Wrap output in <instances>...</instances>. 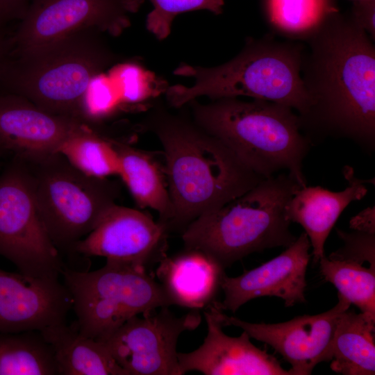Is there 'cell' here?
<instances>
[{
    "instance_id": "6da1fadb",
    "label": "cell",
    "mask_w": 375,
    "mask_h": 375,
    "mask_svg": "<svg viewBox=\"0 0 375 375\" xmlns=\"http://www.w3.org/2000/svg\"><path fill=\"white\" fill-rule=\"evenodd\" d=\"M301 78L309 99L299 116L311 145L327 138L375 149V47L350 17L330 15L306 41Z\"/></svg>"
},
{
    "instance_id": "7a4b0ae2",
    "label": "cell",
    "mask_w": 375,
    "mask_h": 375,
    "mask_svg": "<svg viewBox=\"0 0 375 375\" xmlns=\"http://www.w3.org/2000/svg\"><path fill=\"white\" fill-rule=\"evenodd\" d=\"M163 149L172 205L167 229L182 232L263 179L194 122L158 108L146 120Z\"/></svg>"
},
{
    "instance_id": "3957f363",
    "label": "cell",
    "mask_w": 375,
    "mask_h": 375,
    "mask_svg": "<svg viewBox=\"0 0 375 375\" xmlns=\"http://www.w3.org/2000/svg\"><path fill=\"white\" fill-rule=\"evenodd\" d=\"M305 49L301 42L278 41L271 34L247 38L242 51L222 65H179L174 74L191 78L194 83L169 86L167 101L180 108L203 96L211 100L244 96L287 106L301 116L309 106L301 78Z\"/></svg>"
},
{
    "instance_id": "277c9868",
    "label": "cell",
    "mask_w": 375,
    "mask_h": 375,
    "mask_svg": "<svg viewBox=\"0 0 375 375\" xmlns=\"http://www.w3.org/2000/svg\"><path fill=\"white\" fill-rule=\"evenodd\" d=\"M103 34L82 30L12 53L0 76V92L22 96L50 113L83 122L82 103L92 81L122 60Z\"/></svg>"
},
{
    "instance_id": "5b68a950",
    "label": "cell",
    "mask_w": 375,
    "mask_h": 375,
    "mask_svg": "<svg viewBox=\"0 0 375 375\" xmlns=\"http://www.w3.org/2000/svg\"><path fill=\"white\" fill-rule=\"evenodd\" d=\"M194 122L228 147L263 178L287 170L306 186L303 161L311 144L300 128L298 115L278 103L237 97L189 103Z\"/></svg>"
},
{
    "instance_id": "8992f818",
    "label": "cell",
    "mask_w": 375,
    "mask_h": 375,
    "mask_svg": "<svg viewBox=\"0 0 375 375\" xmlns=\"http://www.w3.org/2000/svg\"><path fill=\"white\" fill-rule=\"evenodd\" d=\"M301 188L288 173L263 178L191 222L182 232L185 248L204 252L226 269L253 252L289 247L297 238L290 231L285 206Z\"/></svg>"
},
{
    "instance_id": "52a82bcc",
    "label": "cell",
    "mask_w": 375,
    "mask_h": 375,
    "mask_svg": "<svg viewBox=\"0 0 375 375\" xmlns=\"http://www.w3.org/2000/svg\"><path fill=\"white\" fill-rule=\"evenodd\" d=\"M27 168L38 211L62 256L87 236L118 199L120 186L89 176L58 152L22 159Z\"/></svg>"
},
{
    "instance_id": "ba28073f",
    "label": "cell",
    "mask_w": 375,
    "mask_h": 375,
    "mask_svg": "<svg viewBox=\"0 0 375 375\" xmlns=\"http://www.w3.org/2000/svg\"><path fill=\"white\" fill-rule=\"evenodd\" d=\"M61 277L72 298L79 333L100 342L134 316L173 306L143 267L106 260L89 272L65 265Z\"/></svg>"
},
{
    "instance_id": "9c48e42d",
    "label": "cell",
    "mask_w": 375,
    "mask_h": 375,
    "mask_svg": "<svg viewBox=\"0 0 375 375\" xmlns=\"http://www.w3.org/2000/svg\"><path fill=\"white\" fill-rule=\"evenodd\" d=\"M0 256L34 278L60 279L67 265L40 219L26 166L17 157L0 172Z\"/></svg>"
},
{
    "instance_id": "30bf717a",
    "label": "cell",
    "mask_w": 375,
    "mask_h": 375,
    "mask_svg": "<svg viewBox=\"0 0 375 375\" xmlns=\"http://www.w3.org/2000/svg\"><path fill=\"white\" fill-rule=\"evenodd\" d=\"M167 306L128 319L103 342L128 375H182L176 351L179 336L201 322L197 310L181 317Z\"/></svg>"
},
{
    "instance_id": "8fae6325",
    "label": "cell",
    "mask_w": 375,
    "mask_h": 375,
    "mask_svg": "<svg viewBox=\"0 0 375 375\" xmlns=\"http://www.w3.org/2000/svg\"><path fill=\"white\" fill-rule=\"evenodd\" d=\"M144 0H33L12 33V53L73 33L95 29L120 35Z\"/></svg>"
},
{
    "instance_id": "7c38bea8",
    "label": "cell",
    "mask_w": 375,
    "mask_h": 375,
    "mask_svg": "<svg viewBox=\"0 0 375 375\" xmlns=\"http://www.w3.org/2000/svg\"><path fill=\"white\" fill-rule=\"evenodd\" d=\"M351 303L338 294L331 309L315 315H305L276 324L251 323L226 315L214 303L209 308L222 326H233L250 338L263 342L291 365L292 375L310 374L315 367L332 359L335 331L341 315Z\"/></svg>"
},
{
    "instance_id": "4fadbf2b",
    "label": "cell",
    "mask_w": 375,
    "mask_h": 375,
    "mask_svg": "<svg viewBox=\"0 0 375 375\" xmlns=\"http://www.w3.org/2000/svg\"><path fill=\"white\" fill-rule=\"evenodd\" d=\"M167 229L141 210L111 206L94 229L74 247L72 255L143 267L166 255Z\"/></svg>"
},
{
    "instance_id": "5bb4252c",
    "label": "cell",
    "mask_w": 375,
    "mask_h": 375,
    "mask_svg": "<svg viewBox=\"0 0 375 375\" xmlns=\"http://www.w3.org/2000/svg\"><path fill=\"white\" fill-rule=\"evenodd\" d=\"M311 247L303 232L278 256L237 277L224 274L221 289L224 299L214 303L220 310L235 312L247 301L260 297H277L290 307L306 302V269Z\"/></svg>"
},
{
    "instance_id": "9a60e30c",
    "label": "cell",
    "mask_w": 375,
    "mask_h": 375,
    "mask_svg": "<svg viewBox=\"0 0 375 375\" xmlns=\"http://www.w3.org/2000/svg\"><path fill=\"white\" fill-rule=\"evenodd\" d=\"M72 304L59 279L34 278L0 269V332L41 331L66 323Z\"/></svg>"
},
{
    "instance_id": "2e32d148",
    "label": "cell",
    "mask_w": 375,
    "mask_h": 375,
    "mask_svg": "<svg viewBox=\"0 0 375 375\" xmlns=\"http://www.w3.org/2000/svg\"><path fill=\"white\" fill-rule=\"evenodd\" d=\"M85 124L50 113L22 96L0 92V149L5 154L25 159L55 153Z\"/></svg>"
},
{
    "instance_id": "e0dca14e",
    "label": "cell",
    "mask_w": 375,
    "mask_h": 375,
    "mask_svg": "<svg viewBox=\"0 0 375 375\" xmlns=\"http://www.w3.org/2000/svg\"><path fill=\"white\" fill-rule=\"evenodd\" d=\"M203 315L208 333L202 344L191 352H178L182 375L191 371L205 375H292L274 356L256 347L246 331L230 337L209 308Z\"/></svg>"
},
{
    "instance_id": "ac0fdd59",
    "label": "cell",
    "mask_w": 375,
    "mask_h": 375,
    "mask_svg": "<svg viewBox=\"0 0 375 375\" xmlns=\"http://www.w3.org/2000/svg\"><path fill=\"white\" fill-rule=\"evenodd\" d=\"M343 174L349 183L344 190L333 192L320 186H305L296 192L285 206L286 219L304 228L315 263L325 255V242L342 211L367 193L364 185L367 181L356 178L351 167H344Z\"/></svg>"
},
{
    "instance_id": "d6986e66",
    "label": "cell",
    "mask_w": 375,
    "mask_h": 375,
    "mask_svg": "<svg viewBox=\"0 0 375 375\" xmlns=\"http://www.w3.org/2000/svg\"><path fill=\"white\" fill-rule=\"evenodd\" d=\"M224 270L204 252L185 248L161 259L156 274L173 306L199 310L215 301Z\"/></svg>"
},
{
    "instance_id": "ffe728a7",
    "label": "cell",
    "mask_w": 375,
    "mask_h": 375,
    "mask_svg": "<svg viewBox=\"0 0 375 375\" xmlns=\"http://www.w3.org/2000/svg\"><path fill=\"white\" fill-rule=\"evenodd\" d=\"M119 153L120 177L140 208L156 211L167 228L172 215L165 165L150 152L115 140Z\"/></svg>"
},
{
    "instance_id": "44dd1931",
    "label": "cell",
    "mask_w": 375,
    "mask_h": 375,
    "mask_svg": "<svg viewBox=\"0 0 375 375\" xmlns=\"http://www.w3.org/2000/svg\"><path fill=\"white\" fill-rule=\"evenodd\" d=\"M41 331L54 351L58 375H128L103 342L81 335L75 323Z\"/></svg>"
},
{
    "instance_id": "7402d4cb",
    "label": "cell",
    "mask_w": 375,
    "mask_h": 375,
    "mask_svg": "<svg viewBox=\"0 0 375 375\" xmlns=\"http://www.w3.org/2000/svg\"><path fill=\"white\" fill-rule=\"evenodd\" d=\"M374 331L375 315L345 310L334 333L331 369L344 375H374Z\"/></svg>"
},
{
    "instance_id": "603a6c76",
    "label": "cell",
    "mask_w": 375,
    "mask_h": 375,
    "mask_svg": "<svg viewBox=\"0 0 375 375\" xmlns=\"http://www.w3.org/2000/svg\"><path fill=\"white\" fill-rule=\"evenodd\" d=\"M0 375H58L54 351L41 331L0 332Z\"/></svg>"
},
{
    "instance_id": "cb8c5ba5",
    "label": "cell",
    "mask_w": 375,
    "mask_h": 375,
    "mask_svg": "<svg viewBox=\"0 0 375 375\" xmlns=\"http://www.w3.org/2000/svg\"><path fill=\"white\" fill-rule=\"evenodd\" d=\"M115 140L101 135L94 126L85 124L67 137L56 152L83 174L109 178L118 176L120 169Z\"/></svg>"
},
{
    "instance_id": "d4e9b609",
    "label": "cell",
    "mask_w": 375,
    "mask_h": 375,
    "mask_svg": "<svg viewBox=\"0 0 375 375\" xmlns=\"http://www.w3.org/2000/svg\"><path fill=\"white\" fill-rule=\"evenodd\" d=\"M337 11L332 0H265L273 33L293 41H307Z\"/></svg>"
},
{
    "instance_id": "484cf974",
    "label": "cell",
    "mask_w": 375,
    "mask_h": 375,
    "mask_svg": "<svg viewBox=\"0 0 375 375\" xmlns=\"http://www.w3.org/2000/svg\"><path fill=\"white\" fill-rule=\"evenodd\" d=\"M319 262L321 274L337 288L338 294L361 312L375 315V267L367 268L356 260L325 255Z\"/></svg>"
},
{
    "instance_id": "4316f807",
    "label": "cell",
    "mask_w": 375,
    "mask_h": 375,
    "mask_svg": "<svg viewBox=\"0 0 375 375\" xmlns=\"http://www.w3.org/2000/svg\"><path fill=\"white\" fill-rule=\"evenodd\" d=\"M112 69L125 109L144 108L169 87L165 80L137 62H119Z\"/></svg>"
},
{
    "instance_id": "83f0119b",
    "label": "cell",
    "mask_w": 375,
    "mask_h": 375,
    "mask_svg": "<svg viewBox=\"0 0 375 375\" xmlns=\"http://www.w3.org/2000/svg\"><path fill=\"white\" fill-rule=\"evenodd\" d=\"M153 8L147 15L146 28L158 40L166 39L171 33L175 17L181 13L206 10L222 14L224 0H150Z\"/></svg>"
},
{
    "instance_id": "f1b7e54d",
    "label": "cell",
    "mask_w": 375,
    "mask_h": 375,
    "mask_svg": "<svg viewBox=\"0 0 375 375\" xmlns=\"http://www.w3.org/2000/svg\"><path fill=\"white\" fill-rule=\"evenodd\" d=\"M337 233L344 242V245L331 253L329 257L353 260L361 263L368 262L375 266V234L356 231L347 233L337 229Z\"/></svg>"
},
{
    "instance_id": "f546056e",
    "label": "cell",
    "mask_w": 375,
    "mask_h": 375,
    "mask_svg": "<svg viewBox=\"0 0 375 375\" xmlns=\"http://www.w3.org/2000/svg\"><path fill=\"white\" fill-rule=\"evenodd\" d=\"M350 17L375 41L374 0L355 1Z\"/></svg>"
},
{
    "instance_id": "4dcf8cb0",
    "label": "cell",
    "mask_w": 375,
    "mask_h": 375,
    "mask_svg": "<svg viewBox=\"0 0 375 375\" xmlns=\"http://www.w3.org/2000/svg\"><path fill=\"white\" fill-rule=\"evenodd\" d=\"M33 0H0V24L7 26L24 18Z\"/></svg>"
},
{
    "instance_id": "1f68e13d",
    "label": "cell",
    "mask_w": 375,
    "mask_h": 375,
    "mask_svg": "<svg viewBox=\"0 0 375 375\" xmlns=\"http://www.w3.org/2000/svg\"><path fill=\"white\" fill-rule=\"evenodd\" d=\"M349 227L355 231L375 234V208L368 207L352 217Z\"/></svg>"
},
{
    "instance_id": "d6a6232c",
    "label": "cell",
    "mask_w": 375,
    "mask_h": 375,
    "mask_svg": "<svg viewBox=\"0 0 375 375\" xmlns=\"http://www.w3.org/2000/svg\"><path fill=\"white\" fill-rule=\"evenodd\" d=\"M6 26L0 24V76L12 51V34L8 33Z\"/></svg>"
},
{
    "instance_id": "836d02e7",
    "label": "cell",
    "mask_w": 375,
    "mask_h": 375,
    "mask_svg": "<svg viewBox=\"0 0 375 375\" xmlns=\"http://www.w3.org/2000/svg\"><path fill=\"white\" fill-rule=\"evenodd\" d=\"M5 155V153L1 150L0 149V172H1V160L2 159L3 156Z\"/></svg>"
},
{
    "instance_id": "e575fe53",
    "label": "cell",
    "mask_w": 375,
    "mask_h": 375,
    "mask_svg": "<svg viewBox=\"0 0 375 375\" xmlns=\"http://www.w3.org/2000/svg\"><path fill=\"white\" fill-rule=\"evenodd\" d=\"M354 1H359V0H354Z\"/></svg>"
}]
</instances>
